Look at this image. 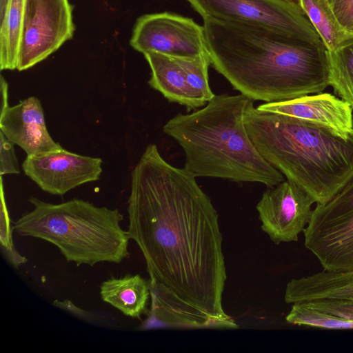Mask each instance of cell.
Instances as JSON below:
<instances>
[{"label":"cell","instance_id":"277c9868","mask_svg":"<svg viewBox=\"0 0 353 353\" xmlns=\"http://www.w3.org/2000/svg\"><path fill=\"white\" fill-rule=\"evenodd\" d=\"M245 123L264 159L316 203L329 201L353 177V132H341L254 105Z\"/></svg>","mask_w":353,"mask_h":353},{"label":"cell","instance_id":"44dd1931","mask_svg":"<svg viewBox=\"0 0 353 353\" xmlns=\"http://www.w3.org/2000/svg\"><path fill=\"white\" fill-rule=\"evenodd\" d=\"M288 323L310 327L336 330H353V321L321 312L304 303L292 304L285 317Z\"/></svg>","mask_w":353,"mask_h":353},{"label":"cell","instance_id":"6da1fadb","mask_svg":"<svg viewBox=\"0 0 353 353\" xmlns=\"http://www.w3.org/2000/svg\"><path fill=\"white\" fill-rule=\"evenodd\" d=\"M127 234L150 276V316L177 327L234 329L224 311L227 279L219 214L196 177L148 145L132 172Z\"/></svg>","mask_w":353,"mask_h":353},{"label":"cell","instance_id":"ffe728a7","mask_svg":"<svg viewBox=\"0 0 353 353\" xmlns=\"http://www.w3.org/2000/svg\"><path fill=\"white\" fill-rule=\"evenodd\" d=\"M183 69L187 82L203 106L215 95L209 84L208 68L211 59L208 52L194 57H174Z\"/></svg>","mask_w":353,"mask_h":353},{"label":"cell","instance_id":"ac0fdd59","mask_svg":"<svg viewBox=\"0 0 353 353\" xmlns=\"http://www.w3.org/2000/svg\"><path fill=\"white\" fill-rule=\"evenodd\" d=\"M327 51L335 50L350 35L339 24L327 0H297Z\"/></svg>","mask_w":353,"mask_h":353},{"label":"cell","instance_id":"d6986e66","mask_svg":"<svg viewBox=\"0 0 353 353\" xmlns=\"http://www.w3.org/2000/svg\"><path fill=\"white\" fill-rule=\"evenodd\" d=\"M329 84L353 110V34L335 50L327 51Z\"/></svg>","mask_w":353,"mask_h":353},{"label":"cell","instance_id":"ba28073f","mask_svg":"<svg viewBox=\"0 0 353 353\" xmlns=\"http://www.w3.org/2000/svg\"><path fill=\"white\" fill-rule=\"evenodd\" d=\"M69 0H25L16 70H28L70 39L74 32Z\"/></svg>","mask_w":353,"mask_h":353},{"label":"cell","instance_id":"7c38bea8","mask_svg":"<svg viewBox=\"0 0 353 353\" xmlns=\"http://www.w3.org/2000/svg\"><path fill=\"white\" fill-rule=\"evenodd\" d=\"M0 131L27 155L61 150L46 128L40 101L28 97L0 113Z\"/></svg>","mask_w":353,"mask_h":353},{"label":"cell","instance_id":"e0dca14e","mask_svg":"<svg viewBox=\"0 0 353 353\" xmlns=\"http://www.w3.org/2000/svg\"><path fill=\"white\" fill-rule=\"evenodd\" d=\"M25 0H7L0 16V68L14 70L19 53Z\"/></svg>","mask_w":353,"mask_h":353},{"label":"cell","instance_id":"4316f807","mask_svg":"<svg viewBox=\"0 0 353 353\" xmlns=\"http://www.w3.org/2000/svg\"><path fill=\"white\" fill-rule=\"evenodd\" d=\"M7 0H0V16L3 14Z\"/></svg>","mask_w":353,"mask_h":353},{"label":"cell","instance_id":"8fae6325","mask_svg":"<svg viewBox=\"0 0 353 353\" xmlns=\"http://www.w3.org/2000/svg\"><path fill=\"white\" fill-rule=\"evenodd\" d=\"M99 158L77 154L63 148L27 155L22 167L43 191L63 195L74 188L99 179L102 172Z\"/></svg>","mask_w":353,"mask_h":353},{"label":"cell","instance_id":"30bf717a","mask_svg":"<svg viewBox=\"0 0 353 353\" xmlns=\"http://www.w3.org/2000/svg\"><path fill=\"white\" fill-rule=\"evenodd\" d=\"M313 197L290 180L268 187L256 208L261 229L276 244L297 241L312 214Z\"/></svg>","mask_w":353,"mask_h":353},{"label":"cell","instance_id":"d4e9b609","mask_svg":"<svg viewBox=\"0 0 353 353\" xmlns=\"http://www.w3.org/2000/svg\"><path fill=\"white\" fill-rule=\"evenodd\" d=\"M341 26L353 34V0H327Z\"/></svg>","mask_w":353,"mask_h":353},{"label":"cell","instance_id":"484cf974","mask_svg":"<svg viewBox=\"0 0 353 353\" xmlns=\"http://www.w3.org/2000/svg\"><path fill=\"white\" fill-rule=\"evenodd\" d=\"M0 85H1V112L4 111L7 108L9 107L8 105V85L7 81L5 80L3 77L1 76V81H0Z\"/></svg>","mask_w":353,"mask_h":353},{"label":"cell","instance_id":"5bb4252c","mask_svg":"<svg viewBox=\"0 0 353 353\" xmlns=\"http://www.w3.org/2000/svg\"><path fill=\"white\" fill-rule=\"evenodd\" d=\"M322 299H353V270L322 272L290 280L286 285L284 299L297 303Z\"/></svg>","mask_w":353,"mask_h":353},{"label":"cell","instance_id":"52a82bcc","mask_svg":"<svg viewBox=\"0 0 353 353\" xmlns=\"http://www.w3.org/2000/svg\"><path fill=\"white\" fill-rule=\"evenodd\" d=\"M203 17L263 27L284 35L323 43L297 3L285 0H187Z\"/></svg>","mask_w":353,"mask_h":353},{"label":"cell","instance_id":"4fadbf2b","mask_svg":"<svg viewBox=\"0 0 353 353\" xmlns=\"http://www.w3.org/2000/svg\"><path fill=\"white\" fill-rule=\"evenodd\" d=\"M256 108L322 125L341 132H353V110L351 106L330 93L321 92L264 103Z\"/></svg>","mask_w":353,"mask_h":353},{"label":"cell","instance_id":"603a6c76","mask_svg":"<svg viewBox=\"0 0 353 353\" xmlns=\"http://www.w3.org/2000/svg\"><path fill=\"white\" fill-rule=\"evenodd\" d=\"M304 303L321 312L353 321V299H322L304 302Z\"/></svg>","mask_w":353,"mask_h":353},{"label":"cell","instance_id":"2e32d148","mask_svg":"<svg viewBox=\"0 0 353 353\" xmlns=\"http://www.w3.org/2000/svg\"><path fill=\"white\" fill-rule=\"evenodd\" d=\"M99 294L104 302L125 316L140 319L147 312L150 288L149 281L139 274H126L104 281Z\"/></svg>","mask_w":353,"mask_h":353},{"label":"cell","instance_id":"7402d4cb","mask_svg":"<svg viewBox=\"0 0 353 353\" xmlns=\"http://www.w3.org/2000/svg\"><path fill=\"white\" fill-rule=\"evenodd\" d=\"M1 192V243L6 250L8 258L12 263L18 267L26 261L24 256H21L14 249L12 239V228L8 216V209L3 191L2 176H0Z\"/></svg>","mask_w":353,"mask_h":353},{"label":"cell","instance_id":"cb8c5ba5","mask_svg":"<svg viewBox=\"0 0 353 353\" xmlns=\"http://www.w3.org/2000/svg\"><path fill=\"white\" fill-rule=\"evenodd\" d=\"M14 143L8 139L0 131V174H18L20 173L14 152Z\"/></svg>","mask_w":353,"mask_h":353},{"label":"cell","instance_id":"9a60e30c","mask_svg":"<svg viewBox=\"0 0 353 353\" xmlns=\"http://www.w3.org/2000/svg\"><path fill=\"white\" fill-rule=\"evenodd\" d=\"M151 69L150 86L170 102L185 105L188 111L203 107L190 88L185 73L176 60L155 52L145 53Z\"/></svg>","mask_w":353,"mask_h":353},{"label":"cell","instance_id":"83f0119b","mask_svg":"<svg viewBox=\"0 0 353 353\" xmlns=\"http://www.w3.org/2000/svg\"><path fill=\"white\" fill-rule=\"evenodd\" d=\"M286 1H288V2H292V3H297V0H285Z\"/></svg>","mask_w":353,"mask_h":353},{"label":"cell","instance_id":"7a4b0ae2","mask_svg":"<svg viewBox=\"0 0 353 353\" xmlns=\"http://www.w3.org/2000/svg\"><path fill=\"white\" fill-rule=\"evenodd\" d=\"M203 26L214 68L253 101L288 100L330 85L323 43L211 17L203 19Z\"/></svg>","mask_w":353,"mask_h":353},{"label":"cell","instance_id":"9c48e42d","mask_svg":"<svg viewBox=\"0 0 353 353\" xmlns=\"http://www.w3.org/2000/svg\"><path fill=\"white\" fill-rule=\"evenodd\" d=\"M130 44L143 54L155 52L172 57H194L208 51L203 26L168 12L138 18Z\"/></svg>","mask_w":353,"mask_h":353},{"label":"cell","instance_id":"8992f818","mask_svg":"<svg viewBox=\"0 0 353 353\" xmlns=\"http://www.w3.org/2000/svg\"><path fill=\"white\" fill-rule=\"evenodd\" d=\"M303 232L305 247L323 270H353V177L329 201L316 203Z\"/></svg>","mask_w":353,"mask_h":353},{"label":"cell","instance_id":"3957f363","mask_svg":"<svg viewBox=\"0 0 353 353\" xmlns=\"http://www.w3.org/2000/svg\"><path fill=\"white\" fill-rule=\"evenodd\" d=\"M254 101L243 94L214 95L207 105L178 114L163 126L185 153L184 168L194 177L258 182L272 187L283 174L261 154L248 132L245 117Z\"/></svg>","mask_w":353,"mask_h":353},{"label":"cell","instance_id":"5b68a950","mask_svg":"<svg viewBox=\"0 0 353 353\" xmlns=\"http://www.w3.org/2000/svg\"><path fill=\"white\" fill-rule=\"evenodd\" d=\"M32 210L12 229L22 236L40 239L55 245L68 262L77 266L119 263L130 255V239L121 226L118 209L98 207L79 199L51 203L31 197Z\"/></svg>","mask_w":353,"mask_h":353}]
</instances>
